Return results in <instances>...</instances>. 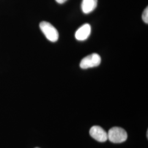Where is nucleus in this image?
I'll use <instances>...</instances> for the list:
<instances>
[{
    "mask_svg": "<svg viewBox=\"0 0 148 148\" xmlns=\"http://www.w3.org/2000/svg\"><path fill=\"white\" fill-rule=\"evenodd\" d=\"M107 133L108 139L112 143H121L127 140V132L121 127H112Z\"/></svg>",
    "mask_w": 148,
    "mask_h": 148,
    "instance_id": "nucleus-1",
    "label": "nucleus"
},
{
    "mask_svg": "<svg viewBox=\"0 0 148 148\" xmlns=\"http://www.w3.org/2000/svg\"><path fill=\"white\" fill-rule=\"evenodd\" d=\"M40 27L48 40L51 42H56L59 38V33L53 25L47 21H42L40 24Z\"/></svg>",
    "mask_w": 148,
    "mask_h": 148,
    "instance_id": "nucleus-2",
    "label": "nucleus"
},
{
    "mask_svg": "<svg viewBox=\"0 0 148 148\" xmlns=\"http://www.w3.org/2000/svg\"><path fill=\"white\" fill-rule=\"evenodd\" d=\"M101 63L100 56L97 53H93L82 59L79 64V66L82 69L95 68L99 66Z\"/></svg>",
    "mask_w": 148,
    "mask_h": 148,
    "instance_id": "nucleus-3",
    "label": "nucleus"
},
{
    "mask_svg": "<svg viewBox=\"0 0 148 148\" xmlns=\"http://www.w3.org/2000/svg\"><path fill=\"white\" fill-rule=\"evenodd\" d=\"M90 136L95 140L103 143L108 140V133L99 126H93L90 130Z\"/></svg>",
    "mask_w": 148,
    "mask_h": 148,
    "instance_id": "nucleus-4",
    "label": "nucleus"
},
{
    "mask_svg": "<svg viewBox=\"0 0 148 148\" xmlns=\"http://www.w3.org/2000/svg\"><path fill=\"white\" fill-rule=\"evenodd\" d=\"M91 27L88 24H85L79 28L75 33V38L78 41H85L90 36Z\"/></svg>",
    "mask_w": 148,
    "mask_h": 148,
    "instance_id": "nucleus-5",
    "label": "nucleus"
},
{
    "mask_svg": "<svg viewBox=\"0 0 148 148\" xmlns=\"http://www.w3.org/2000/svg\"><path fill=\"white\" fill-rule=\"evenodd\" d=\"M98 0H82L81 9L85 14H89L94 11L97 6Z\"/></svg>",
    "mask_w": 148,
    "mask_h": 148,
    "instance_id": "nucleus-6",
    "label": "nucleus"
},
{
    "mask_svg": "<svg viewBox=\"0 0 148 148\" xmlns=\"http://www.w3.org/2000/svg\"><path fill=\"white\" fill-rule=\"evenodd\" d=\"M142 19L144 22L146 24L148 23V8L147 7L142 14Z\"/></svg>",
    "mask_w": 148,
    "mask_h": 148,
    "instance_id": "nucleus-7",
    "label": "nucleus"
},
{
    "mask_svg": "<svg viewBox=\"0 0 148 148\" xmlns=\"http://www.w3.org/2000/svg\"><path fill=\"white\" fill-rule=\"evenodd\" d=\"M56 1L57 3H58L59 4H63L64 3H65L67 0H56Z\"/></svg>",
    "mask_w": 148,
    "mask_h": 148,
    "instance_id": "nucleus-8",
    "label": "nucleus"
},
{
    "mask_svg": "<svg viewBox=\"0 0 148 148\" xmlns=\"http://www.w3.org/2000/svg\"></svg>",
    "mask_w": 148,
    "mask_h": 148,
    "instance_id": "nucleus-9",
    "label": "nucleus"
}]
</instances>
